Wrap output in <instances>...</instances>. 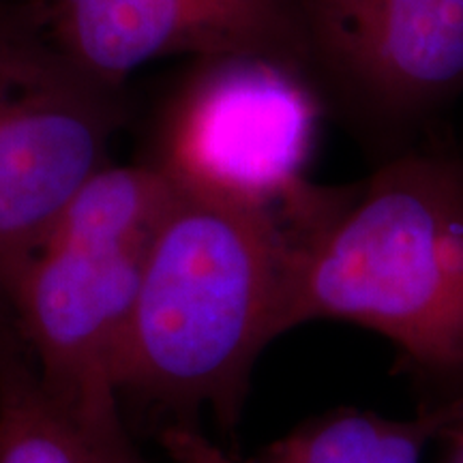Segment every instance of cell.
<instances>
[{"mask_svg": "<svg viewBox=\"0 0 463 463\" xmlns=\"http://www.w3.org/2000/svg\"><path fill=\"white\" fill-rule=\"evenodd\" d=\"M463 420V397L414 419L339 410L303 422L247 463H422L433 439Z\"/></svg>", "mask_w": 463, "mask_h": 463, "instance_id": "cell-9", "label": "cell"}, {"mask_svg": "<svg viewBox=\"0 0 463 463\" xmlns=\"http://www.w3.org/2000/svg\"><path fill=\"white\" fill-rule=\"evenodd\" d=\"M161 447L172 463H241L195 427L172 425L161 433Z\"/></svg>", "mask_w": 463, "mask_h": 463, "instance_id": "cell-10", "label": "cell"}, {"mask_svg": "<svg viewBox=\"0 0 463 463\" xmlns=\"http://www.w3.org/2000/svg\"><path fill=\"white\" fill-rule=\"evenodd\" d=\"M326 116L298 69L256 54L189 61L150 116L140 159L172 187L279 211L309 187Z\"/></svg>", "mask_w": 463, "mask_h": 463, "instance_id": "cell-4", "label": "cell"}, {"mask_svg": "<svg viewBox=\"0 0 463 463\" xmlns=\"http://www.w3.org/2000/svg\"><path fill=\"white\" fill-rule=\"evenodd\" d=\"M174 187L133 159L75 194L7 286L0 309L43 384L75 412L120 414L118 369L144 266Z\"/></svg>", "mask_w": 463, "mask_h": 463, "instance_id": "cell-3", "label": "cell"}, {"mask_svg": "<svg viewBox=\"0 0 463 463\" xmlns=\"http://www.w3.org/2000/svg\"><path fill=\"white\" fill-rule=\"evenodd\" d=\"M324 112L375 164L433 137L463 97V0H289Z\"/></svg>", "mask_w": 463, "mask_h": 463, "instance_id": "cell-6", "label": "cell"}, {"mask_svg": "<svg viewBox=\"0 0 463 463\" xmlns=\"http://www.w3.org/2000/svg\"><path fill=\"white\" fill-rule=\"evenodd\" d=\"M289 256L277 211L174 187L127 331L120 399L232 425L258 358L286 335Z\"/></svg>", "mask_w": 463, "mask_h": 463, "instance_id": "cell-2", "label": "cell"}, {"mask_svg": "<svg viewBox=\"0 0 463 463\" xmlns=\"http://www.w3.org/2000/svg\"><path fill=\"white\" fill-rule=\"evenodd\" d=\"M0 463H148L125 422L75 412L43 384L3 309Z\"/></svg>", "mask_w": 463, "mask_h": 463, "instance_id": "cell-8", "label": "cell"}, {"mask_svg": "<svg viewBox=\"0 0 463 463\" xmlns=\"http://www.w3.org/2000/svg\"><path fill=\"white\" fill-rule=\"evenodd\" d=\"M39 7L67 56L114 89L176 56H269L305 75L289 0H39Z\"/></svg>", "mask_w": 463, "mask_h": 463, "instance_id": "cell-7", "label": "cell"}, {"mask_svg": "<svg viewBox=\"0 0 463 463\" xmlns=\"http://www.w3.org/2000/svg\"><path fill=\"white\" fill-rule=\"evenodd\" d=\"M288 232L286 333L344 320L463 382V155L416 144Z\"/></svg>", "mask_w": 463, "mask_h": 463, "instance_id": "cell-1", "label": "cell"}, {"mask_svg": "<svg viewBox=\"0 0 463 463\" xmlns=\"http://www.w3.org/2000/svg\"><path fill=\"white\" fill-rule=\"evenodd\" d=\"M131 120L129 89L86 73L39 0H0V289L95 174Z\"/></svg>", "mask_w": 463, "mask_h": 463, "instance_id": "cell-5", "label": "cell"}, {"mask_svg": "<svg viewBox=\"0 0 463 463\" xmlns=\"http://www.w3.org/2000/svg\"><path fill=\"white\" fill-rule=\"evenodd\" d=\"M455 433V455L453 463H463V420L453 430Z\"/></svg>", "mask_w": 463, "mask_h": 463, "instance_id": "cell-11", "label": "cell"}]
</instances>
